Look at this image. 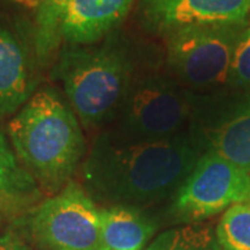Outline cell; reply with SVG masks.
Segmentation results:
<instances>
[{
	"mask_svg": "<svg viewBox=\"0 0 250 250\" xmlns=\"http://www.w3.org/2000/svg\"><path fill=\"white\" fill-rule=\"evenodd\" d=\"M207 149L189 129L167 139H132L118 132L98 136L83 163L92 196L114 205H150L175 195Z\"/></svg>",
	"mask_w": 250,
	"mask_h": 250,
	"instance_id": "obj_1",
	"label": "cell"
},
{
	"mask_svg": "<svg viewBox=\"0 0 250 250\" xmlns=\"http://www.w3.org/2000/svg\"><path fill=\"white\" fill-rule=\"evenodd\" d=\"M35 192V179L21 167L13 147L0 131V210L21 207Z\"/></svg>",
	"mask_w": 250,
	"mask_h": 250,
	"instance_id": "obj_13",
	"label": "cell"
},
{
	"mask_svg": "<svg viewBox=\"0 0 250 250\" xmlns=\"http://www.w3.org/2000/svg\"><path fill=\"white\" fill-rule=\"evenodd\" d=\"M249 200V174L207 149L175 192L171 213L179 221L197 223Z\"/></svg>",
	"mask_w": 250,
	"mask_h": 250,
	"instance_id": "obj_6",
	"label": "cell"
},
{
	"mask_svg": "<svg viewBox=\"0 0 250 250\" xmlns=\"http://www.w3.org/2000/svg\"><path fill=\"white\" fill-rule=\"evenodd\" d=\"M249 203H250V200H249Z\"/></svg>",
	"mask_w": 250,
	"mask_h": 250,
	"instance_id": "obj_20",
	"label": "cell"
},
{
	"mask_svg": "<svg viewBox=\"0 0 250 250\" xmlns=\"http://www.w3.org/2000/svg\"><path fill=\"white\" fill-rule=\"evenodd\" d=\"M208 149L250 175V103L208 132Z\"/></svg>",
	"mask_w": 250,
	"mask_h": 250,
	"instance_id": "obj_12",
	"label": "cell"
},
{
	"mask_svg": "<svg viewBox=\"0 0 250 250\" xmlns=\"http://www.w3.org/2000/svg\"><path fill=\"white\" fill-rule=\"evenodd\" d=\"M70 0H41L35 20L34 47L36 57L46 62L60 45V25Z\"/></svg>",
	"mask_w": 250,
	"mask_h": 250,
	"instance_id": "obj_14",
	"label": "cell"
},
{
	"mask_svg": "<svg viewBox=\"0 0 250 250\" xmlns=\"http://www.w3.org/2000/svg\"><path fill=\"white\" fill-rule=\"evenodd\" d=\"M32 239L49 250L100 249V215L93 199L77 184L46 199L28 221Z\"/></svg>",
	"mask_w": 250,
	"mask_h": 250,
	"instance_id": "obj_7",
	"label": "cell"
},
{
	"mask_svg": "<svg viewBox=\"0 0 250 250\" xmlns=\"http://www.w3.org/2000/svg\"><path fill=\"white\" fill-rule=\"evenodd\" d=\"M34 85L25 46L0 20V118L17 113L34 95Z\"/></svg>",
	"mask_w": 250,
	"mask_h": 250,
	"instance_id": "obj_10",
	"label": "cell"
},
{
	"mask_svg": "<svg viewBox=\"0 0 250 250\" xmlns=\"http://www.w3.org/2000/svg\"><path fill=\"white\" fill-rule=\"evenodd\" d=\"M135 0H70L60 25V39L89 46L114 31L128 16Z\"/></svg>",
	"mask_w": 250,
	"mask_h": 250,
	"instance_id": "obj_9",
	"label": "cell"
},
{
	"mask_svg": "<svg viewBox=\"0 0 250 250\" xmlns=\"http://www.w3.org/2000/svg\"><path fill=\"white\" fill-rule=\"evenodd\" d=\"M145 25L167 35L193 25L242 24L250 14V0H139Z\"/></svg>",
	"mask_w": 250,
	"mask_h": 250,
	"instance_id": "obj_8",
	"label": "cell"
},
{
	"mask_svg": "<svg viewBox=\"0 0 250 250\" xmlns=\"http://www.w3.org/2000/svg\"><path fill=\"white\" fill-rule=\"evenodd\" d=\"M99 250H143L156 231V224L138 207L113 205L99 208Z\"/></svg>",
	"mask_w": 250,
	"mask_h": 250,
	"instance_id": "obj_11",
	"label": "cell"
},
{
	"mask_svg": "<svg viewBox=\"0 0 250 250\" xmlns=\"http://www.w3.org/2000/svg\"><path fill=\"white\" fill-rule=\"evenodd\" d=\"M0 221H1V210H0Z\"/></svg>",
	"mask_w": 250,
	"mask_h": 250,
	"instance_id": "obj_19",
	"label": "cell"
},
{
	"mask_svg": "<svg viewBox=\"0 0 250 250\" xmlns=\"http://www.w3.org/2000/svg\"><path fill=\"white\" fill-rule=\"evenodd\" d=\"M245 22L193 25L168 32L166 45L171 70L196 88L229 82L235 47Z\"/></svg>",
	"mask_w": 250,
	"mask_h": 250,
	"instance_id": "obj_5",
	"label": "cell"
},
{
	"mask_svg": "<svg viewBox=\"0 0 250 250\" xmlns=\"http://www.w3.org/2000/svg\"><path fill=\"white\" fill-rule=\"evenodd\" d=\"M0 250H31L17 233L9 231L0 236Z\"/></svg>",
	"mask_w": 250,
	"mask_h": 250,
	"instance_id": "obj_18",
	"label": "cell"
},
{
	"mask_svg": "<svg viewBox=\"0 0 250 250\" xmlns=\"http://www.w3.org/2000/svg\"><path fill=\"white\" fill-rule=\"evenodd\" d=\"M146 250H220L210 227L189 224L160 233Z\"/></svg>",
	"mask_w": 250,
	"mask_h": 250,
	"instance_id": "obj_15",
	"label": "cell"
},
{
	"mask_svg": "<svg viewBox=\"0 0 250 250\" xmlns=\"http://www.w3.org/2000/svg\"><path fill=\"white\" fill-rule=\"evenodd\" d=\"M56 77L86 128L116 116L132 80L126 54L108 43L102 47L70 45L56 65Z\"/></svg>",
	"mask_w": 250,
	"mask_h": 250,
	"instance_id": "obj_3",
	"label": "cell"
},
{
	"mask_svg": "<svg viewBox=\"0 0 250 250\" xmlns=\"http://www.w3.org/2000/svg\"><path fill=\"white\" fill-rule=\"evenodd\" d=\"M220 250H250V203H238L224 211L215 228Z\"/></svg>",
	"mask_w": 250,
	"mask_h": 250,
	"instance_id": "obj_16",
	"label": "cell"
},
{
	"mask_svg": "<svg viewBox=\"0 0 250 250\" xmlns=\"http://www.w3.org/2000/svg\"><path fill=\"white\" fill-rule=\"evenodd\" d=\"M229 83L233 86H250V14L235 47Z\"/></svg>",
	"mask_w": 250,
	"mask_h": 250,
	"instance_id": "obj_17",
	"label": "cell"
},
{
	"mask_svg": "<svg viewBox=\"0 0 250 250\" xmlns=\"http://www.w3.org/2000/svg\"><path fill=\"white\" fill-rule=\"evenodd\" d=\"M22 167L47 189L62 188L85 154L80 121L52 89L35 92L9 124Z\"/></svg>",
	"mask_w": 250,
	"mask_h": 250,
	"instance_id": "obj_2",
	"label": "cell"
},
{
	"mask_svg": "<svg viewBox=\"0 0 250 250\" xmlns=\"http://www.w3.org/2000/svg\"><path fill=\"white\" fill-rule=\"evenodd\" d=\"M189 92L161 75L131 80L117 108L118 134L132 139H167L189 131Z\"/></svg>",
	"mask_w": 250,
	"mask_h": 250,
	"instance_id": "obj_4",
	"label": "cell"
}]
</instances>
